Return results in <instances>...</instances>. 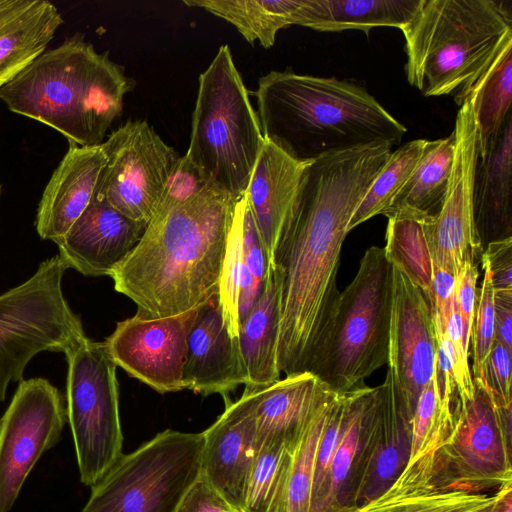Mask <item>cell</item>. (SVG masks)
I'll return each mask as SVG.
<instances>
[{
    "label": "cell",
    "instance_id": "6da1fadb",
    "mask_svg": "<svg viewBox=\"0 0 512 512\" xmlns=\"http://www.w3.org/2000/svg\"><path fill=\"white\" fill-rule=\"evenodd\" d=\"M391 148L367 145L305 168L274 263L282 276L277 363L285 376L310 372L340 294L336 280L348 223Z\"/></svg>",
    "mask_w": 512,
    "mask_h": 512
},
{
    "label": "cell",
    "instance_id": "7a4b0ae2",
    "mask_svg": "<svg viewBox=\"0 0 512 512\" xmlns=\"http://www.w3.org/2000/svg\"><path fill=\"white\" fill-rule=\"evenodd\" d=\"M239 200L209 182L184 203L152 218L109 276L114 289L135 303L136 315L169 317L217 295Z\"/></svg>",
    "mask_w": 512,
    "mask_h": 512
},
{
    "label": "cell",
    "instance_id": "3957f363",
    "mask_svg": "<svg viewBox=\"0 0 512 512\" xmlns=\"http://www.w3.org/2000/svg\"><path fill=\"white\" fill-rule=\"evenodd\" d=\"M253 95L265 139L300 162L372 144L394 146L407 132L363 87L335 77L271 71Z\"/></svg>",
    "mask_w": 512,
    "mask_h": 512
},
{
    "label": "cell",
    "instance_id": "277c9868",
    "mask_svg": "<svg viewBox=\"0 0 512 512\" xmlns=\"http://www.w3.org/2000/svg\"><path fill=\"white\" fill-rule=\"evenodd\" d=\"M134 87L122 66L76 33L3 85L0 99L10 111L57 130L69 143L91 147L103 143Z\"/></svg>",
    "mask_w": 512,
    "mask_h": 512
},
{
    "label": "cell",
    "instance_id": "5b68a950",
    "mask_svg": "<svg viewBox=\"0 0 512 512\" xmlns=\"http://www.w3.org/2000/svg\"><path fill=\"white\" fill-rule=\"evenodd\" d=\"M400 29L408 82L442 96L469 85L512 40V14L505 1L422 0Z\"/></svg>",
    "mask_w": 512,
    "mask_h": 512
},
{
    "label": "cell",
    "instance_id": "8992f818",
    "mask_svg": "<svg viewBox=\"0 0 512 512\" xmlns=\"http://www.w3.org/2000/svg\"><path fill=\"white\" fill-rule=\"evenodd\" d=\"M264 142L231 50L222 45L199 76L185 155L210 181L240 199Z\"/></svg>",
    "mask_w": 512,
    "mask_h": 512
},
{
    "label": "cell",
    "instance_id": "52a82bcc",
    "mask_svg": "<svg viewBox=\"0 0 512 512\" xmlns=\"http://www.w3.org/2000/svg\"><path fill=\"white\" fill-rule=\"evenodd\" d=\"M393 272L383 248L364 253L351 283L340 292L310 373L329 390L345 393L388 362Z\"/></svg>",
    "mask_w": 512,
    "mask_h": 512
},
{
    "label": "cell",
    "instance_id": "ba28073f",
    "mask_svg": "<svg viewBox=\"0 0 512 512\" xmlns=\"http://www.w3.org/2000/svg\"><path fill=\"white\" fill-rule=\"evenodd\" d=\"M203 432L167 429L122 454L80 512H176L201 475Z\"/></svg>",
    "mask_w": 512,
    "mask_h": 512
},
{
    "label": "cell",
    "instance_id": "9c48e42d",
    "mask_svg": "<svg viewBox=\"0 0 512 512\" xmlns=\"http://www.w3.org/2000/svg\"><path fill=\"white\" fill-rule=\"evenodd\" d=\"M58 255L41 262L22 284L0 295V404L11 382H21L29 361L42 351L66 353L85 337L67 303Z\"/></svg>",
    "mask_w": 512,
    "mask_h": 512
},
{
    "label": "cell",
    "instance_id": "30bf717a",
    "mask_svg": "<svg viewBox=\"0 0 512 512\" xmlns=\"http://www.w3.org/2000/svg\"><path fill=\"white\" fill-rule=\"evenodd\" d=\"M65 355L66 407L79 477L92 487L123 454L116 365L105 342L87 336Z\"/></svg>",
    "mask_w": 512,
    "mask_h": 512
},
{
    "label": "cell",
    "instance_id": "8fae6325",
    "mask_svg": "<svg viewBox=\"0 0 512 512\" xmlns=\"http://www.w3.org/2000/svg\"><path fill=\"white\" fill-rule=\"evenodd\" d=\"M453 401V425L433 455L431 484L438 489L486 493L512 482V434L487 390Z\"/></svg>",
    "mask_w": 512,
    "mask_h": 512
},
{
    "label": "cell",
    "instance_id": "7c38bea8",
    "mask_svg": "<svg viewBox=\"0 0 512 512\" xmlns=\"http://www.w3.org/2000/svg\"><path fill=\"white\" fill-rule=\"evenodd\" d=\"M101 146L106 163L94 195L148 225L180 156L145 120H128Z\"/></svg>",
    "mask_w": 512,
    "mask_h": 512
},
{
    "label": "cell",
    "instance_id": "4fadbf2b",
    "mask_svg": "<svg viewBox=\"0 0 512 512\" xmlns=\"http://www.w3.org/2000/svg\"><path fill=\"white\" fill-rule=\"evenodd\" d=\"M68 422L66 398L44 378L22 380L0 418V512H10L41 456Z\"/></svg>",
    "mask_w": 512,
    "mask_h": 512
},
{
    "label": "cell",
    "instance_id": "5bb4252c",
    "mask_svg": "<svg viewBox=\"0 0 512 512\" xmlns=\"http://www.w3.org/2000/svg\"><path fill=\"white\" fill-rule=\"evenodd\" d=\"M453 133L455 145L447 194L438 214L426 217L425 233L433 265L456 278L466 263L478 265L484 251L473 214L479 142L470 97L460 105Z\"/></svg>",
    "mask_w": 512,
    "mask_h": 512
},
{
    "label": "cell",
    "instance_id": "9a60e30c",
    "mask_svg": "<svg viewBox=\"0 0 512 512\" xmlns=\"http://www.w3.org/2000/svg\"><path fill=\"white\" fill-rule=\"evenodd\" d=\"M200 306L169 317L135 314L119 321L104 341L116 367L160 394L185 390L187 337Z\"/></svg>",
    "mask_w": 512,
    "mask_h": 512
},
{
    "label": "cell",
    "instance_id": "2e32d148",
    "mask_svg": "<svg viewBox=\"0 0 512 512\" xmlns=\"http://www.w3.org/2000/svg\"><path fill=\"white\" fill-rule=\"evenodd\" d=\"M393 289L388 369L394 374L412 415L437 365L433 310L423 292L392 266Z\"/></svg>",
    "mask_w": 512,
    "mask_h": 512
},
{
    "label": "cell",
    "instance_id": "e0dca14e",
    "mask_svg": "<svg viewBox=\"0 0 512 512\" xmlns=\"http://www.w3.org/2000/svg\"><path fill=\"white\" fill-rule=\"evenodd\" d=\"M258 390L243 391L203 431L201 476L233 507L243 512L250 472L258 453L255 409Z\"/></svg>",
    "mask_w": 512,
    "mask_h": 512
},
{
    "label": "cell",
    "instance_id": "ac0fdd59",
    "mask_svg": "<svg viewBox=\"0 0 512 512\" xmlns=\"http://www.w3.org/2000/svg\"><path fill=\"white\" fill-rule=\"evenodd\" d=\"M146 227L93 195L81 216L53 242L67 269L85 276H110L138 244Z\"/></svg>",
    "mask_w": 512,
    "mask_h": 512
},
{
    "label": "cell",
    "instance_id": "d6986e66",
    "mask_svg": "<svg viewBox=\"0 0 512 512\" xmlns=\"http://www.w3.org/2000/svg\"><path fill=\"white\" fill-rule=\"evenodd\" d=\"M308 163L295 160L265 139L254 165L244 194L267 266H274Z\"/></svg>",
    "mask_w": 512,
    "mask_h": 512
},
{
    "label": "cell",
    "instance_id": "ffe728a7",
    "mask_svg": "<svg viewBox=\"0 0 512 512\" xmlns=\"http://www.w3.org/2000/svg\"><path fill=\"white\" fill-rule=\"evenodd\" d=\"M183 381L187 390L224 399L246 384L238 338H232L214 296L199 308L187 337Z\"/></svg>",
    "mask_w": 512,
    "mask_h": 512
},
{
    "label": "cell",
    "instance_id": "44dd1931",
    "mask_svg": "<svg viewBox=\"0 0 512 512\" xmlns=\"http://www.w3.org/2000/svg\"><path fill=\"white\" fill-rule=\"evenodd\" d=\"M379 386L354 390L346 426L334 452L322 512H353L369 466L378 427Z\"/></svg>",
    "mask_w": 512,
    "mask_h": 512
},
{
    "label": "cell",
    "instance_id": "7402d4cb",
    "mask_svg": "<svg viewBox=\"0 0 512 512\" xmlns=\"http://www.w3.org/2000/svg\"><path fill=\"white\" fill-rule=\"evenodd\" d=\"M106 163L101 145L69 143L38 205L36 229L42 239L62 237L89 205Z\"/></svg>",
    "mask_w": 512,
    "mask_h": 512
},
{
    "label": "cell",
    "instance_id": "603a6c76",
    "mask_svg": "<svg viewBox=\"0 0 512 512\" xmlns=\"http://www.w3.org/2000/svg\"><path fill=\"white\" fill-rule=\"evenodd\" d=\"M473 214L483 250L491 242L512 238V115L478 155Z\"/></svg>",
    "mask_w": 512,
    "mask_h": 512
},
{
    "label": "cell",
    "instance_id": "cb8c5ba5",
    "mask_svg": "<svg viewBox=\"0 0 512 512\" xmlns=\"http://www.w3.org/2000/svg\"><path fill=\"white\" fill-rule=\"evenodd\" d=\"M412 444V415L390 369L379 385V418L373 454L364 476L358 507L379 497L406 468Z\"/></svg>",
    "mask_w": 512,
    "mask_h": 512
},
{
    "label": "cell",
    "instance_id": "d4e9b609",
    "mask_svg": "<svg viewBox=\"0 0 512 512\" xmlns=\"http://www.w3.org/2000/svg\"><path fill=\"white\" fill-rule=\"evenodd\" d=\"M282 276L267 266L261 291L239 326L238 344L246 375L245 391L261 390L280 379L277 363Z\"/></svg>",
    "mask_w": 512,
    "mask_h": 512
},
{
    "label": "cell",
    "instance_id": "484cf974",
    "mask_svg": "<svg viewBox=\"0 0 512 512\" xmlns=\"http://www.w3.org/2000/svg\"><path fill=\"white\" fill-rule=\"evenodd\" d=\"M332 393L310 372L285 376L258 390L255 409L258 450L273 442L294 444L311 415Z\"/></svg>",
    "mask_w": 512,
    "mask_h": 512
},
{
    "label": "cell",
    "instance_id": "4316f807",
    "mask_svg": "<svg viewBox=\"0 0 512 512\" xmlns=\"http://www.w3.org/2000/svg\"><path fill=\"white\" fill-rule=\"evenodd\" d=\"M63 18L44 0H0V88L43 53Z\"/></svg>",
    "mask_w": 512,
    "mask_h": 512
},
{
    "label": "cell",
    "instance_id": "83f0119b",
    "mask_svg": "<svg viewBox=\"0 0 512 512\" xmlns=\"http://www.w3.org/2000/svg\"><path fill=\"white\" fill-rule=\"evenodd\" d=\"M422 0H303L298 26L318 31L373 27L402 28L418 11Z\"/></svg>",
    "mask_w": 512,
    "mask_h": 512
},
{
    "label": "cell",
    "instance_id": "f1b7e54d",
    "mask_svg": "<svg viewBox=\"0 0 512 512\" xmlns=\"http://www.w3.org/2000/svg\"><path fill=\"white\" fill-rule=\"evenodd\" d=\"M467 97L472 100L480 154L512 115V40L469 85L457 92L455 101L460 106Z\"/></svg>",
    "mask_w": 512,
    "mask_h": 512
},
{
    "label": "cell",
    "instance_id": "f546056e",
    "mask_svg": "<svg viewBox=\"0 0 512 512\" xmlns=\"http://www.w3.org/2000/svg\"><path fill=\"white\" fill-rule=\"evenodd\" d=\"M454 145L453 132L446 138L426 141L418 164L384 216L399 209L432 217L438 214L449 186Z\"/></svg>",
    "mask_w": 512,
    "mask_h": 512
},
{
    "label": "cell",
    "instance_id": "4dcf8cb0",
    "mask_svg": "<svg viewBox=\"0 0 512 512\" xmlns=\"http://www.w3.org/2000/svg\"><path fill=\"white\" fill-rule=\"evenodd\" d=\"M385 216L388 224L383 249L387 260L423 292L432 307L433 261L425 233L428 215L399 209Z\"/></svg>",
    "mask_w": 512,
    "mask_h": 512
},
{
    "label": "cell",
    "instance_id": "1f68e13d",
    "mask_svg": "<svg viewBox=\"0 0 512 512\" xmlns=\"http://www.w3.org/2000/svg\"><path fill=\"white\" fill-rule=\"evenodd\" d=\"M243 195L237 202L233 223L228 235L225 256L217 288V302L223 321L232 338H238L241 320L255 303L258 289L242 256Z\"/></svg>",
    "mask_w": 512,
    "mask_h": 512
},
{
    "label": "cell",
    "instance_id": "d6a6232c",
    "mask_svg": "<svg viewBox=\"0 0 512 512\" xmlns=\"http://www.w3.org/2000/svg\"><path fill=\"white\" fill-rule=\"evenodd\" d=\"M453 383L438 382L437 365L431 380L421 392L412 418V444L408 464L434 455L444 443L453 425ZM407 464V465H408Z\"/></svg>",
    "mask_w": 512,
    "mask_h": 512
},
{
    "label": "cell",
    "instance_id": "836d02e7",
    "mask_svg": "<svg viewBox=\"0 0 512 512\" xmlns=\"http://www.w3.org/2000/svg\"><path fill=\"white\" fill-rule=\"evenodd\" d=\"M294 444L280 441L260 448L248 479L243 512H285Z\"/></svg>",
    "mask_w": 512,
    "mask_h": 512
},
{
    "label": "cell",
    "instance_id": "e575fe53",
    "mask_svg": "<svg viewBox=\"0 0 512 512\" xmlns=\"http://www.w3.org/2000/svg\"><path fill=\"white\" fill-rule=\"evenodd\" d=\"M497 498V490L488 494L431 488L393 497L380 495L353 512H489Z\"/></svg>",
    "mask_w": 512,
    "mask_h": 512
},
{
    "label": "cell",
    "instance_id": "d590c367",
    "mask_svg": "<svg viewBox=\"0 0 512 512\" xmlns=\"http://www.w3.org/2000/svg\"><path fill=\"white\" fill-rule=\"evenodd\" d=\"M427 140L416 139L391 152L368 191L354 211L347 230L352 229L376 215H384L395 196L404 186L418 164Z\"/></svg>",
    "mask_w": 512,
    "mask_h": 512
},
{
    "label": "cell",
    "instance_id": "8d00e7d4",
    "mask_svg": "<svg viewBox=\"0 0 512 512\" xmlns=\"http://www.w3.org/2000/svg\"><path fill=\"white\" fill-rule=\"evenodd\" d=\"M335 395L333 392L315 410L294 444L285 512H309L316 453Z\"/></svg>",
    "mask_w": 512,
    "mask_h": 512
},
{
    "label": "cell",
    "instance_id": "74e56055",
    "mask_svg": "<svg viewBox=\"0 0 512 512\" xmlns=\"http://www.w3.org/2000/svg\"><path fill=\"white\" fill-rule=\"evenodd\" d=\"M481 262L484 275L478 298H476V308L470 340L473 358L472 379L475 385H483L484 365L495 342L494 288L489 266L486 262Z\"/></svg>",
    "mask_w": 512,
    "mask_h": 512
},
{
    "label": "cell",
    "instance_id": "f35d334b",
    "mask_svg": "<svg viewBox=\"0 0 512 512\" xmlns=\"http://www.w3.org/2000/svg\"><path fill=\"white\" fill-rule=\"evenodd\" d=\"M209 182L212 181L186 155L180 156L167 182L155 215L184 203L200 192Z\"/></svg>",
    "mask_w": 512,
    "mask_h": 512
},
{
    "label": "cell",
    "instance_id": "ab89813d",
    "mask_svg": "<svg viewBox=\"0 0 512 512\" xmlns=\"http://www.w3.org/2000/svg\"><path fill=\"white\" fill-rule=\"evenodd\" d=\"M445 332L452 348V372L457 397L460 400L470 399L474 395L475 386L468 364V353L463 345L462 324L456 304V296Z\"/></svg>",
    "mask_w": 512,
    "mask_h": 512
},
{
    "label": "cell",
    "instance_id": "60d3db41",
    "mask_svg": "<svg viewBox=\"0 0 512 512\" xmlns=\"http://www.w3.org/2000/svg\"><path fill=\"white\" fill-rule=\"evenodd\" d=\"M478 276V265L466 263L456 277V304L461 318L463 345L468 354L476 308Z\"/></svg>",
    "mask_w": 512,
    "mask_h": 512
},
{
    "label": "cell",
    "instance_id": "b9f144b4",
    "mask_svg": "<svg viewBox=\"0 0 512 512\" xmlns=\"http://www.w3.org/2000/svg\"><path fill=\"white\" fill-rule=\"evenodd\" d=\"M483 386L487 392L505 400L511 397V352L495 341L485 362Z\"/></svg>",
    "mask_w": 512,
    "mask_h": 512
},
{
    "label": "cell",
    "instance_id": "7bdbcfd3",
    "mask_svg": "<svg viewBox=\"0 0 512 512\" xmlns=\"http://www.w3.org/2000/svg\"><path fill=\"white\" fill-rule=\"evenodd\" d=\"M242 256L244 265L253 278L255 286L261 289L267 269V261L247 205L246 196L242 214Z\"/></svg>",
    "mask_w": 512,
    "mask_h": 512
},
{
    "label": "cell",
    "instance_id": "ee69618b",
    "mask_svg": "<svg viewBox=\"0 0 512 512\" xmlns=\"http://www.w3.org/2000/svg\"><path fill=\"white\" fill-rule=\"evenodd\" d=\"M176 512H241L233 507L204 477L183 497Z\"/></svg>",
    "mask_w": 512,
    "mask_h": 512
},
{
    "label": "cell",
    "instance_id": "f6af8a7d",
    "mask_svg": "<svg viewBox=\"0 0 512 512\" xmlns=\"http://www.w3.org/2000/svg\"><path fill=\"white\" fill-rule=\"evenodd\" d=\"M481 261L489 266L494 291H512V238L487 244Z\"/></svg>",
    "mask_w": 512,
    "mask_h": 512
},
{
    "label": "cell",
    "instance_id": "bcb514c9",
    "mask_svg": "<svg viewBox=\"0 0 512 512\" xmlns=\"http://www.w3.org/2000/svg\"><path fill=\"white\" fill-rule=\"evenodd\" d=\"M456 278L448 271L433 265V319L445 329L455 302Z\"/></svg>",
    "mask_w": 512,
    "mask_h": 512
},
{
    "label": "cell",
    "instance_id": "7dc6e473",
    "mask_svg": "<svg viewBox=\"0 0 512 512\" xmlns=\"http://www.w3.org/2000/svg\"><path fill=\"white\" fill-rule=\"evenodd\" d=\"M495 341L512 353V291H494Z\"/></svg>",
    "mask_w": 512,
    "mask_h": 512
},
{
    "label": "cell",
    "instance_id": "c3c4849f",
    "mask_svg": "<svg viewBox=\"0 0 512 512\" xmlns=\"http://www.w3.org/2000/svg\"><path fill=\"white\" fill-rule=\"evenodd\" d=\"M498 498L489 512H512V482L500 486Z\"/></svg>",
    "mask_w": 512,
    "mask_h": 512
},
{
    "label": "cell",
    "instance_id": "681fc988",
    "mask_svg": "<svg viewBox=\"0 0 512 512\" xmlns=\"http://www.w3.org/2000/svg\"><path fill=\"white\" fill-rule=\"evenodd\" d=\"M0 193H1V185H0Z\"/></svg>",
    "mask_w": 512,
    "mask_h": 512
}]
</instances>
